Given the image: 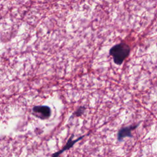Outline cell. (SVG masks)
I'll use <instances>...</instances> for the list:
<instances>
[{
  "mask_svg": "<svg viewBox=\"0 0 157 157\" xmlns=\"http://www.w3.org/2000/svg\"><path fill=\"white\" fill-rule=\"evenodd\" d=\"M130 52V48L125 43H120L112 47L109 53L112 56L113 61L117 64H121L128 56Z\"/></svg>",
  "mask_w": 157,
  "mask_h": 157,
  "instance_id": "1",
  "label": "cell"
},
{
  "mask_svg": "<svg viewBox=\"0 0 157 157\" xmlns=\"http://www.w3.org/2000/svg\"><path fill=\"white\" fill-rule=\"evenodd\" d=\"M33 114L41 120H45L50 117L51 109L47 105L34 106L33 108Z\"/></svg>",
  "mask_w": 157,
  "mask_h": 157,
  "instance_id": "2",
  "label": "cell"
},
{
  "mask_svg": "<svg viewBox=\"0 0 157 157\" xmlns=\"http://www.w3.org/2000/svg\"><path fill=\"white\" fill-rule=\"evenodd\" d=\"M137 125H132V126H129L126 127H124L121 129H120L118 132L117 134V139L119 141L122 140L124 137H132L131 135V131L136 128Z\"/></svg>",
  "mask_w": 157,
  "mask_h": 157,
  "instance_id": "3",
  "label": "cell"
},
{
  "mask_svg": "<svg viewBox=\"0 0 157 157\" xmlns=\"http://www.w3.org/2000/svg\"><path fill=\"white\" fill-rule=\"evenodd\" d=\"M82 137H80L78 139H76V140H72V138H70V139H69V140L67 141V142L66 143V145H65L61 150H59V151L56 152L55 153L53 154L52 156H58L59 155H60L61 153H62L64 151H65V150H68L69 148H70L71 147H72L73 146V145H74L76 142H77L78 140H79L80 139H81Z\"/></svg>",
  "mask_w": 157,
  "mask_h": 157,
  "instance_id": "4",
  "label": "cell"
}]
</instances>
